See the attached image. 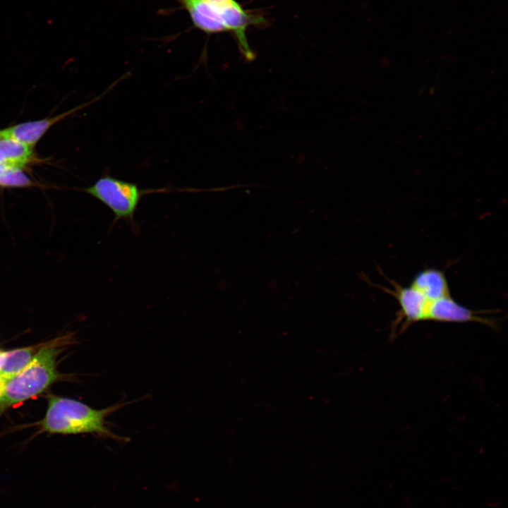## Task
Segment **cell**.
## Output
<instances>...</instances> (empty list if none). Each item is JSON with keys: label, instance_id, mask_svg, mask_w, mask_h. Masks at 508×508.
Listing matches in <instances>:
<instances>
[{"label": "cell", "instance_id": "4fadbf2b", "mask_svg": "<svg viewBox=\"0 0 508 508\" xmlns=\"http://www.w3.org/2000/svg\"><path fill=\"white\" fill-rule=\"evenodd\" d=\"M5 381L0 377V397L3 393Z\"/></svg>", "mask_w": 508, "mask_h": 508}, {"label": "cell", "instance_id": "9a60e30c", "mask_svg": "<svg viewBox=\"0 0 508 508\" xmlns=\"http://www.w3.org/2000/svg\"><path fill=\"white\" fill-rule=\"evenodd\" d=\"M1 351H0V353H1Z\"/></svg>", "mask_w": 508, "mask_h": 508}, {"label": "cell", "instance_id": "5bb4252c", "mask_svg": "<svg viewBox=\"0 0 508 508\" xmlns=\"http://www.w3.org/2000/svg\"><path fill=\"white\" fill-rule=\"evenodd\" d=\"M8 167H10V166H6V165H4V164H0V179H1V177L2 176V175H3L4 172L5 171V170H6Z\"/></svg>", "mask_w": 508, "mask_h": 508}, {"label": "cell", "instance_id": "8992f818", "mask_svg": "<svg viewBox=\"0 0 508 508\" xmlns=\"http://www.w3.org/2000/svg\"><path fill=\"white\" fill-rule=\"evenodd\" d=\"M480 314V312L471 310L449 296L432 301L428 320L457 323L476 322L490 326L493 325L492 320Z\"/></svg>", "mask_w": 508, "mask_h": 508}, {"label": "cell", "instance_id": "7c38bea8", "mask_svg": "<svg viewBox=\"0 0 508 508\" xmlns=\"http://www.w3.org/2000/svg\"><path fill=\"white\" fill-rule=\"evenodd\" d=\"M34 185L23 168L8 167L0 179L1 188H25Z\"/></svg>", "mask_w": 508, "mask_h": 508}, {"label": "cell", "instance_id": "30bf717a", "mask_svg": "<svg viewBox=\"0 0 508 508\" xmlns=\"http://www.w3.org/2000/svg\"><path fill=\"white\" fill-rule=\"evenodd\" d=\"M40 348L29 346L7 351H1L0 377L6 382L18 374L31 362Z\"/></svg>", "mask_w": 508, "mask_h": 508}, {"label": "cell", "instance_id": "3957f363", "mask_svg": "<svg viewBox=\"0 0 508 508\" xmlns=\"http://www.w3.org/2000/svg\"><path fill=\"white\" fill-rule=\"evenodd\" d=\"M84 190L112 212L114 222L120 219L133 221L142 197L153 193V190H143L136 183L110 176L100 177Z\"/></svg>", "mask_w": 508, "mask_h": 508}, {"label": "cell", "instance_id": "277c9868", "mask_svg": "<svg viewBox=\"0 0 508 508\" xmlns=\"http://www.w3.org/2000/svg\"><path fill=\"white\" fill-rule=\"evenodd\" d=\"M389 281L392 286V289L382 286L381 288L393 296L400 307L393 322V334H400L416 322L428 320L432 301L426 298L411 286H403L397 282Z\"/></svg>", "mask_w": 508, "mask_h": 508}, {"label": "cell", "instance_id": "6da1fadb", "mask_svg": "<svg viewBox=\"0 0 508 508\" xmlns=\"http://www.w3.org/2000/svg\"><path fill=\"white\" fill-rule=\"evenodd\" d=\"M122 406L116 404L98 410L75 399L52 396L41 425L50 433H95L119 439L107 427L106 418Z\"/></svg>", "mask_w": 508, "mask_h": 508}, {"label": "cell", "instance_id": "ba28073f", "mask_svg": "<svg viewBox=\"0 0 508 508\" xmlns=\"http://www.w3.org/2000/svg\"><path fill=\"white\" fill-rule=\"evenodd\" d=\"M410 286L430 301L451 296L445 273L435 268H428L417 273Z\"/></svg>", "mask_w": 508, "mask_h": 508}, {"label": "cell", "instance_id": "5b68a950", "mask_svg": "<svg viewBox=\"0 0 508 508\" xmlns=\"http://www.w3.org/2000/svg\"><path fill=\"white\" fill-rule=\"evenodd\" d=\"M193 25L202 31L218 33L227 31L225 8L219 0H181Z\"/></svg>", "mask_w": 508, "mask_h": 508}, {"label": "cell", "instance_id": "7a4b0ae2", "mask_svg": "<svg viewBox=\"0 0 508 508\" xmlns=\"http://www.w3.org/2000/svg\"><path fill=\"white\" fill-rule=\"evenodd\" d=\"M68 337H62L41 346L31 362L18 374L5 382L0 397V408L6 409L32 398L47 389L58 377L56 358L60 345Z\"/></svg>", "mask_w": 508, "mask_h": 508}, {"label": "cell", "instance_id": "9c48e42d", "mask_svg": "<svg viewBox=\"0 0 508 508\" xmlns=\"http://www.w3.org/2000/svg\"><path fill=\"white\" fill-rule=\"evenodd\" d=\"M259 23V18L253 16L244 10L236 1L234 2L227 12V30L232 32L238 41L242 54L248 60L253 59V54L249 47L246 36V28L251 24Z\"/></svg>", "mask_w": 508, "mask_h": 508}, {"label": "cell", "instance_id": "8fae6325", "mask_svg": "<svg viewBox=\"0 0 508 508\" xmlns=\"http://www.w3.org/2000/svg\"><path fill=\"white\" fill-rule=\"evenodd\" d=\"M33 158V147L0 136V164L23 168Z\"/></svg>", "mask_w": 508, "mask_h": 508}, {"label": "cell", "instance_id": "52a82bcc", "mask_svg": "<svg viewBox=\"0 0 508 508\" xmlns=\"http://www.w3.org/2000/svg\"><path fill=\"white\" fill-rule=\"evenodd\" d=\"M75 110L76 109L49 119L28 121L10 126L0 131V136L16 140L33 147L53 124Z\"/></svg>", "mask_w": 508, "mask_h": 508}]
</instances>
